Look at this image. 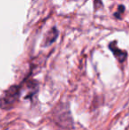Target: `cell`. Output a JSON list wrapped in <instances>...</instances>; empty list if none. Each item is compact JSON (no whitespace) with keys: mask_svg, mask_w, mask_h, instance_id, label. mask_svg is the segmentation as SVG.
<instances>
[{"mask_svg":"<svg viewBox=\"0 0 129 130\" xmlns=\"http://www.w3.org/2000/svg\"><path fill=\"white\" fill-rule=\"evenodd\" d=\"M124 10H125V7L123 6V5H120V6L119 7V11H118V12H116L115 13V17H117V18H120V15L123 13V12H124Z\"/></svg>","mask_w":129,"mask_h":130,"instance_id":"obj_4","label":"cell"},{"mask_svg":"<svg viewBox=\"0 0 129 130\" xmlns=\"http://www.w3.org/2000/svg\"><path fill=\"white\" fill-rule=\"evenodd\" d=\"M20 95H21V89L19 87L14 86L10 88L0 98V107L2 109H8L12 107L13 104L18 100Z\"/></svg>","mask_w":129,"mask_h":130,"instance_id":"obj_1","label":"cell"},{"mask_svg":"<svg viewBox=\"0 0 129 130\" xmlns=\"http://www.w3.org/2000/svg\"><path fill=\"white\" fill-rule=\"evenodd\" d=\"M57 36H58V30H57V28L54 27V28H52V30L49 33V36L46 37V42H45V43H47V44L52 43L56 40Z\"/></svg>","mask_w":129,"mask_h":130,"instance_id":"obj_3","label":"cell"},{"mask_svg":"<svg viewBox=\"0 0 129 130\" xmlns=\"http://www.w3.org/2000/svg\"><path fill=\"white\" fill-rule=\"evenodd\" d=\"M110 49L112 50V52H113L114 56L117 58V59L119 60V62H123V61L126 60V56H127V53H126V52H124V51H122V50H119V49L117 47V44H116L115 42H113V43H110Z\"/></svg>","mask_w":129,"mask_h":130,"instance_id":"obj_2","label":"cell"}]
</instances>
